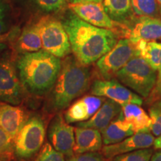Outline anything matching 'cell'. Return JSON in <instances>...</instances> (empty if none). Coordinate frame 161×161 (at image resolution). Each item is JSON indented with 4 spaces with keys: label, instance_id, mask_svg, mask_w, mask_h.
Returning a JSON list of instances; mask_svg holds the SVG:
<instances>
[{
    "label": "cell",
    "instance_id": "obj_33",
    "mask_svg": "<svg viewBox=\"0 0 161 161\" xmlns=\"http://www.w3.org/2000/svg\"><path fill=\"white\" fill-rule=\"evenodd\" d=\"M150 161H161V150L153 154Z\"/></svg>",
    "mask_w": 161,
    "mask_h": 161
},
{
    "label": "cell",
    "instance_id": "obj_34",
    "mask_svg": "<svg viewBox=\"0 0 161 161\" xmlns=\"http://www.w3.org/2000/svg\"><path fill=\"white\" fill-rule=\"evenodd\" d=\"M9 35H10L9 33L3 34V35H0V43L5 41V40L9 37Z\"/></svg>",
    "mask_w": 161,
    "mask_h": 161
},
{
    "label": "cell",
    "instance_id": "obj_7",
    "mask_svg": "<svg viewBox=\"0 0 161 161\" xmlns=\"http://www.w3.org/2000/svg\"><path fill=\"white\" fill-rule=\"evenodd\" d=\"M136 56L139 55L135 43L128 38L118 40L109 52L96 61L98 73L104 79H112L117 72Z\"/></svg>",
    "mask_w": 161,
    "mask_h": 161
},
{
    "label": "cell",
    "instance_id": "obj_16",
    "mask_svg": "<svg viewBox=\"0 0 161 161\" xmlns=\"http://www.w3.org/2000/svg\"><path fill=\"white\" fill-rule=\"evenodd\" d=\"M121 111L122 107L120 104L107 98L91 118L84 122H78L77 127L92 128L102 131L119 115Z\"/></svg>",
    "mask_w": 161,
    "mask_h": 161
},
{
    "label": "cell",
    "instance_id": "obj_14",
    "mask_svg": "<svg viewBox=\"0 0 161 161\" xmlns=\"http://www.w3.org/2000/svg\"><path fill=\"white\" fill-rule=\"evenodd\" d=\"M105 98L94 95L80 98L66 110L64 119L67 123H78L92 117L103 104Z\"/></svg>",
    "mask_w": 161,
    "mask_h": 161
},
{
    "label": "cell",
    "instance_id": "obj_11",
    "mask_svg": "<svg viewBox=\"0 0 161 161\" xmlns=\"http://www.w3.org/2000/svg\"><path fill=\"white\" fill-rule=\"evenodd\" d=\"M48 136L55 149L66 158L75 154V128L66 122L61 114H58L52 121Z\"/></svg>",
    "mask_w": 161,
    "mask_h": 161
},
{
    "label": "cell",
    "instance_id": "obj_3",
    "mask_svg": "<svg viewBox=\"0 0 161 161\" xmlns=\"http://www.w3.org/2000/svg\"><path fill=\"white\" fill-rule=\"evenodd\" d=\"M90 72L75 56H67L62 61L59 75L54 85L52 103L57 110L69 106L86 91L90 86Z\"/></svg>",
    "mask_w": 161,
    "mask_h": 161
},
{
    "label": "cell",
    "instance_id": "obj_8",
    "mask_svg": "<svg viewBox=\"0 0 161 161\" xmlns=\"http://www.w3.org/2000/svg\"><path fill=\"white\" fill-rule=\"evenodd\" d=\"M69 8L72 13L92 25L110 29L114 32L119 30L124 35L127 31L125 24L119 23L110 18L102 3L69 4Z\"/></svg>",
    "mask_w": 161,
    "mask_h": 161
},
{
    "label": "cell",
    "instance_id": "obj_27",
    "mask_svg": "<svg viewBox=\"0 0 161 161\" xmlns=\"http://www.w3.org/2000/svg\"><path fill=\"white\" fill-rule=\"evenodd\" d=\"M148 112L152 119L151 132L155 136L161 135V101L151 104Z\"/></svg>",
    "mask_w": 161,
    "mask_h": 161
},
{
    "label": "cell",
    "instance_id": "obj_28",
    "mask_svg": "<svg viewBox=\"0 0 161 161\" xmlns=\"http://www.w3.org/2000/svg\"><path fill=\"white\" fill-rule=\"evenodd\" d=\"M66 0H34L41 9L46 11H58L66 5Z\"/></svg>",
    "mask_w": 161,
    "mask_h": 161
},
{
    "label": "cell",
    "instance_id": "obj_13",
    "mask_svg": "<svg viewBox=\"0 0 161 161\" xmlns=\"http://www.w3.org/2000/svg\"><path fill=\"white\" fill-rule=\"evenodd\" d=\"M126 25L127 31L125 35L134 43L140 40L161 39V19L158 18L139 17L132 22L131 25Z\"/></svg>",
    "mask_w": 161,
    "mask_h": 161
},
{
    "label": "cell",
    "instance_id": "obj_9",
    "mask_svg": "<svg viewBox=\"0 0 161 161\" xmlns=\"http://www.w3.org/2000/svg\"><path fill=\"white\" fill-rule=\"evenodd\" d=\"M92 95L104 97L121 106L128 104L142 105V98L115 79L96 80L91 87Z\"/></svg>",
    "mask_w": 161,
    "mask_h": 161
},
{
    "label": "cell",
    "instance_id": "obj_6",
    "mask_svg": "<svg viewBox=\"0 0 161 161\" xmlns=\"http://www.w3.org/2000/svg\"><path fill=\"white\" fill-rule=\"evenodd\" d=\"M37 23L42 40V49L59 58L69 55L71 46L61 22L54 17H46Z\"/></svg>",
    "mask_w": 161,
    "mask_h": 161
},
{
    "label": "cell",
    "instance_id": "obj_30",
    "mask_svg": "<svg viewBox=\"0 0 161 161\" xmlns=\"http://www.w3.org/2000/svg\"><path fill=\"white\" fill-rule=\"evenodd\" d=\"M158 71V73L157 75L155 85H154L149 96L147 97L146 103L149 105L158 102V101L161 100V67Z\"/></svg>",
    "mask_w": 161,
    "mask_h": 161
},
{
    "label": "cell",
    "instance_id": "obj_22",
    "mask_svg": "<svg viewBox=\"0 0 161 161\" xmlns=\"http://www.w3.org/2000/svg\"><path fill=\"white\" fill-rule=\"evenodd\" d=\"M105 11L110 18L125 24L130 21L133 11L130 0H103Z\"/></svg>",
    "mask_w": 161,
    "mask_h": 161
},
{
    "label": "cell",
    "instance_id": "obj_24",
    "mask_svg": "<svg viewBox=\"0 0 161 161\" xmlns=\"http://www.w3.org/2000/svg\"><path fill=\"white\" fill-rule=\"evenodd\" d=\"M14 139L0 128V161H11L14 159Z\"/></svg>",
    "mask_w": 161,
    "mask_h": 161
},
{
    "label": "cell",
    "instance_id": "obj_35",
    "mask_svg": "<svg viewBox=\"0 0 161 161\" xmlns=\"http://www.w3.org/2000/svg\"><path fill=\"white\" fill-rule=\"evenodd\" d=\"M4 17V7L0 1V19H3Z\"/></svg>",
    "mask_w": 161,
    "mask_h": 161
},
{
    "label": "cell",
    "instance_id": "obj_12",
    "mask_svg": "<svg viewBox=\"0 0 161 161\" xmlns=\"http://www.w3.org/2000/svg\"><path fill=\"white\" fill-rule=\"evenodd\" d=\"M154 139L151 132L135 133L117 143L106 145L102 147V154L106 159L110 160L119 154L150 148L154 144Z\"/></svg>",
    "mask_w": 161,
    "mask_h": 161
},
{
    "label": "cell",
    "instance_id": "obj_25",
    "mask_svg": "<svg viewBox=\"0 0 161 161\" xmlns=\"http://www.w3.org/2000/svg\"><path fill=\"white\" fill-rule=\"evenodd\" d=\"M153 154L152 148H142L119 154L110 159V161H150Z\"/></svg>",
    "mask_w": 161,
    "mask_h": 161
},
{
    "label": "cell",
    "instance_id": "obj_17",
    "mask_svg": "<svg viewBox=\"0 0 161 161\" xmlns=\"http://www.w3.org/2000/svg\"><path fill=\"white\" fill-rule=\"evenodd\" d=\"M102 134L100 130L92 128L77 127L75 128V154L98 152L102 148Z\"/></svg>",
    "mask_w": 161,
    "mask_h": 161
},
{
    "label": "cell",
    "instance_id": "obj_38",
    "mask_svg": "<svg viewBox=\"0 0 161 161\" xmlns=\"http://www.w3.org/2000/svg\"><path fill=\"white\" fill-rule=\"evenodd\" d=\"M159 13H160V14L161 15V7L159 8Z\"/></svg>",
    "mask_w": 161,
    "mask_h": 161
},
{
    "label": "cell",
    "instance_id": "obj_37",
    "mask_svg": "<svg viewBox=\"0 0 161 161\" xmlns=\"http://www.w3.org/2000/svg\"><path fill=\"white\" fill-rule=\"evenodd\" d=\"M157 2H158L159 7H161V0H157Z\"/></svg>",
    "mask_w": 161,
    "mask_h": 161
},
{
    "label": "cell",
    "instance_id": "obj_2",
    "mask_svg": "<svg viewBox=\"0 0 161 161\" xmlns=\"http://www.w3.org/2000/svg\"><path fill=\"white\" fill-rule=\"evenodd\" d=\"M61 64L60 58L43 49L24 53L17 62L19 79L29 92L42 95L55 85Z\"/></svg>",
    "mask_w": 161,
    "mask_h": 161
},
{
    "label": "cell",
    "instance_id": "obj_23",
    "mask_svg": "<svg viewBox=\"0 0 161 161\" xmlns=\"http://www.w3.org/2000/svg\"><path fill=\"white\" fill-rule=\"evenodd\" d=\"M133 13L139 17H155L159 13L157 0H130Z\"/></svg>",
    "mask_w": 161,
    "mask_h": 161
},
{
    "label": "cell",
    "instance_id": "obj_26",
    "mask_svg": "<svg viewBox=\"0 0 161 161\" xmlns=\"http://www.w3.org/2000/svg\"><path fill=\"white\" fill-rule=\"evenodd\" d=\"M34 161H65L64 155L49 142L43 145Z\"/></svg>",
    "mask_w": 161,
    "mask_h": 161
},
{
    "label": "cell",
    "instance_id": "obj_39",
    "mask_svg": "<svg viewBox=\"0 0 161 161\" xmlns=\"http://www.w3.org/2000/svg\"><path fill=\"white\" fill-rule=\"evenodd\" d=\"M11 161H14V160H11Z\"/></svg>",
    "mask_w": 161,
    "mask_h": 161
},
{
    "label": "cell",
    "instance_id": "obj_19",
    "mask_svg": "<svg viewBox=\"0 0 161 161\" xmlns=\"http://www.w3.org/2000/svg\"><path fill=\"white\" fill-rule=\"evenodd\" d=\"M121 107L125 119L131 125L134 132H151L152 119L140 105L128 104Z\"/></svg>",
    "mask_w": 161,
    "mask_h": 161
},
{
    "label": "cell",
    "instance_id": "obj_32",
    "mask_svg": "<svg viewBox=\"0 0 161 161\" xmlns=\"http://www.w3.org/2000/svg\"><path fill=\"white\" fill-rule=\"evenodd\" d=\"M153 146H154V148L155 149L161 150V135L157 136V138L154 139V142Z\"/></svg>",
    "mask_w": 161,
    "mask_h": 161
},
{
    "label": "cell",
    "instance_id": "obj_20",
    "mask_svg": "<svg viewBox=\"0 0 161 161\" xmlns=\"http://www.w3.org/2000/svg\"><path fill=\"white\" fill-rule=\"evenodd\" d=\"M42 49V40L37 23L25 28L18 38L17 50L20 53L37 52Z\"/></svg>",
    "mask_w": 161,
    "mask_h": 161
},
{
    "label": "cell",
    "instance_id": "obj_29",
    "mask_svg": "<svg viewBox=\"0 0 161 161\" xmlns=\"http://www.w3.org/2000/svg\"><path fill=\"white\" fill-rule=\"evenodd\" d=\"M67 161H105V160L103 154L97 152H92L74 154L73 156L68 158Z\"/></svg>",
    "mask_w": 161,
    "mask_h": 161
},
{
    "label": "cell",
    "instance_id": "obj_1",
    "mask_svg": "<svg viewBox=\"0 0 161 161\" xmlns=\"http://www.w3.org/2000/svg\"><path fill=\"white\" fill-rule=\"evenodd\" d=\"M62 23L69 37L71 51L82 65L95 63L118 41L116 32L92 25L72 11Z\"/></svg>",
    "mask_w": 161,
    "mask_h": 161
},
{
    "label": "cell",
    "instance_id": "obj_4",
    "mask_svg": "<svg viewBox=\"0 0 161 161\" xmlns=\"http://www.w3.org/2000/svg\"><path fill=\"white\" fill-rule=\"evenodd\" d=\"M157 75V70L140 56L133 58L116 74L119 81L144 98L148 97L154 88Z\"/></svg>",
    "mask_w": 161,
    "mask_h": 161
},
{
    "label": "cell",
    "instance_id": "obj_18",
    "mask_svg": "<svg viewBox=\"0 0 161 161\" xmlns=\"http://www.w3.org/2000/svg\"><path fill=\"white\" fill-rule=\"evenodd\" d=\"M104 146L115 144L135 134L134 128L128 121L125 119L121 111L117 117L112 121L104 129L101 131Z\"/></svg>",
    "mask_w": 161,
    "mask_h": 161
},
{
    "label": "cell",
    "instance_id": "obj_5",
    "mask_svg": "<svg viewBox=\"0 0 161 161\" xmlns=\"http://www.w3.org/2000/svg\"><path fill=\"white\" fill-rule=\"evenodd\" d=\"M45 136L43 121L38 116L28 119L14 140L15 157L22 160L33 158L41 149Z\"/></svg>",
    "mask_w": 161,
    "mask_h": 161
},
{
    "label": "cell",
    "instance_id": "obj_31",
    "mask_svg": "<svg viewBox=\"0 0 161 161\" xmlns=\"http://www.w3.org/2000/svg\"><path fill=\"white\" fill-rule=\"evenodd\" d=\"M69 4L86 3H102L103 0H66Z\"/></svg>",
    "mask_w": 161,
    "mask_h": 161
},
{
    "label": "cell",
    "instance_id": "obj_36",
    "mask_svg": "<svg viewBox=\"0 0 161 161\" xmlns=\"http://www.w3.org/2000/svg\"><path fill=\"white\" fill-rule=\"evenodd\" d=\"M4 29H5V23L3 21V19H0V35H2Z\"/></svg>",
    "mask_w": 161,
    "mask_h": 161
},
{
    "label": "cell",
    "instance_id": "obj_15",
    "mask_svg": "<svg viewBox=\"0 0 161 161\" xmlns=\"http://www.w3.org/2000/svg\"><path fill=\"white\" fill-rule=\"evenodd\" d=\"M28 120V114L22 107L0 102V128L14 140Z\"/></svg>",
    "mask_w": 161,
    "mask_h": 161
},
{
    "label": "cell",
    "instance_id": "obj_21",
    "mask_svg": "<svg viewBox=\"0 0 161 161\" xmlns=\"http://www.w3.org/2000/svg\"><path fill=\"white\" fill-rule=\"evenodd\" d=\"M135 44L139 56L158 71L161 67V43L155 40H140Z\"/></svg>",
    "mask_w": 161,
    "mask_h": 161
},
{
    "label": "cell",
    "instance_id": "obj_10",
    "mask_svg": "<svg viewBox=\"0 0 161 161\" xmlns=\"http://www.w3.org/2000/svg\"><path fill=\"white\" fill-rule=\"evenodd\" d=\"M23 84L13 64L0 60V100L17 105L23 100Z\"/></svg>",
    "mask_w": 161,
    "mask_h": 161
},
{
    "label": "cell",
    "instance_id": "obj_40",
    "mask_svg": "<svg viewBox=\"0 0 161 161\" xmlns=\"http://www.w3.org/2000/svg\"><path fill=\"white\" fill-rule=\"evenodd\" d=\"M160 101H161V100H160Z\"/></svg>",
    "mask_w": 161,
    "mask_h": 161
}]
</instances>
